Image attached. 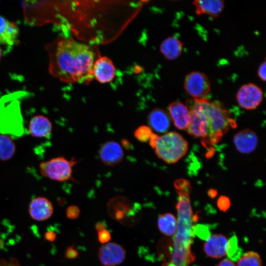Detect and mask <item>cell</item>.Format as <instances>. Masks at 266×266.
Wrapping results in <instances>:
<instances>
[{
	"mask_svg": "<svg viewBox=\"0 0 266 266\" xmlns=\"http://www.w3.org/2000/svg\"><path fill=\"white\" fill-rule=\"evenodd\" d=\"M168 114L175 126L180 130L188 129L190 116L189 109L186 104L179 101L171 102L168 107Z\"/></svg>",
	"mask_w": 266,
	"mask_h": 266,
	"instance_id": "obj_14",
	"label": "cell"
},
{
	"mask_svg": "<svg viewBox=\"0 0 266 266\" xmlns=\"http://www.w3.org/2000/svg\"><path fill=\"white\" fill-rule=\"evenodd\" d=\"M56 233L51 231L47 232L45 234V239L49 241H54L56 239Z\"/></svg>",
	"mask_w": 266,
	"mask_h": 266,
	"instance_id": "obj_34",
	"label": "cell"
},
{
	"mask_svg": "<svg viewBox=\"0 0 266 266\" xmlns=\"http://www.w3.org/2000/svg\"><path fill=\"white\" fill-rule=\"evenodd\" d=\"M54 208L52 202L46 198L38 197L30 202L29 212L32 219L42 221L49 219L53 214Z\"/></svg>",
	"mask_w": 266,
	"mask_h": 266,
	"instance_id": "obj_13",
	"label": "cell"
},
{
	"mask_svg": "<svg viewBox=\"0 0 266 266\" xmlns=\"http://www.w3.org/2000/svg\"><path fill=\"white\" fill-rule=\"evenodd\" d=\"M228 241L227 238L222 234L210 235L204 244V251L211 258H221L227 254Z\"/></svg>",
	"mask_w": 266,
	"mask_h": 266,
	"instance_id": "obj_16",
	"label": "cell"
},
{
	"mask_svg": "<svg viewBox=\"0 0 266 266\" xmlns=\"http://www.w3.org/2000/svg\"><path fill=\"white\" fill-rule=\"evenodd\" d=\"M217 204L221 211L226 212L230 207L231 201L228 197L222 196L218 198Z\"/></svg>",
	"mask_w": 266,
	"mask_h": 266,
	"instance_id": "obj_30",
	"label": "cell"
},
{
	"mask_svg": "<svg viewBox=\"0 0 266 266\" xmlns=\"http://www.w3.org/2000/svg\"><path fill=\"white\" fill-rule=\"evenodd\" d=\"M208 134L204 146L218 143L230 128L236 126L234 121L220 102L209 101L207 105Z\"/></svg>",
	"mask_w": 266,
	"mask_h": 266,
	"instance_id": "obj_3",
	"label": "cell"
},
{
	"mask_svg": "<svg viewBox=\"0 0 266 266\" xmlns=\"http://www.w3.org/2000/svg\"><path fill=\"white\" fill-rule=\"evenodd\" d=\"M168 113L161 108H155L148 114V126L152 131L160 133L166 132L170 127V119Z\"/></svg>",
	"mask_w": 266,
	"mask_h": 266,
	"instance_id": "obj_17",
	"label": "cell"
},
{
	"mask_svg": "<svg viewBox=\"0 0 266 266\" xmlns=\"http://www.w3.org/2000/svg\"><path fill=\"white\" fill-rule=\"evenodd\" d=\"M175 190L178 194H190L191 186L189 181L184 179H179L174 183Z\"/></svg>",
	"mask_w": 266,
	"mask_h": 266,
	"instance_id": "obj_27",
	"label": "cell"
},
{
	"mask_svg": "<svg viewBox=\"0 0 266 266\" xmlns=\"http://www.w3.org/2000/svg\"><path fill=\"white\" fill-rule=\"evenodd\" d=\"M28 130L30 134L34 137H47L51 133L52 124L47 117L42 115H35L31 119Z\"/></svg>",
	"mask_w": 266,
	"mask_h": 266,
	"instance_id": "obj_18",
	"label": "cell"
},
{
	"mask_svg": "<svg viewBox=\"0 0 266 266\" xmlns=\"http://www.w3.org/2000/svg\"><path fill=\"white\" fill-rule=\"evenodd\" d=\"M240 254L241 251L238 246L237 238L234 236L228 241L227 255L232 260H236L239 259Z\"/></svg>",
	"mask_w": 266,
	"mask_h": 266,
	"instance_id": "obj_25",
	"label": "cell"
},
{
	"mask_svg": "<svg viewBox=\"0 0 266 266\" xmlns=\"http://www.w3.org/2000/svg\"><path fill=\"white\" fill-rule=\"evenodd\" d=\"M197 15L205 14L215 18L223 11L224 1L221 0H196L193 1Z\"/></svg>",
	"mask_w": 266,
	"mask_h": 266,
	"instance_id": "obj_20",
	"label": "cell"
},
{
	"mask_svg": "<svg viewBox=\"0 0 266 266\" xmlns=\"http://www.w3.org/2000/svg\"><path fill=\"white\" fill-rule=\"evenodd\" d=\"M78 256V251L73 246H68L66 250L65 256L68 259H76Z\"/></svg>",
	"mask_w": 266,
	"mask_h": 266,
	"instance_id": "obj_32",
	"label": "cell"
},
{
	"mask_svg": "<svg viewBox=\"0 0 266 266\" xmlns=\"http://www.w3.org/2000/svg\"><path fill=\"white\" fill-rule=\"evenodd\" d=\"M19 30L17 25L0 15V43L13 45L18 39Z\"/></svg>",
	"mask_w": 266,
	"mask_h": 266,
	"instance_id": "obj_19",
	"label": "cell"
},
{
	"mask_svg": "<svg viewBox=\"0 0 266 266\" xmlns=\"http://www.w3.org/2000/svg\"><path fill=\"white\" fill-rule=\"evenodd\" d=\"M236 99L239 105L246 110L256 108L263 99L261 88L253 83L245 84L238 89Z\"/></svg>",
	"mask_w": 266,
	"mask_h": 266,
	"instance_id": "obj_8",
	"label": "cell"
},
{
	"mask_svg": "<svg viewBox=\"0 0 266 266\" xmlns=\"http://www.w3.org/2000/svg\"><path fill=\"white\" fill-rule=\"evenodd\" d=\"M266 62L264 61L259 66L258 69V75L260 79L262 81H266Z\"/></svg>",
	"mask_w": 266,
	"mask_h": 266,
	"instance_id": "obj_33",
	"label": "cell"
},
{
	"mask_svg": "<svg viewBox=\"0 0 266 266\" xmlns=\"http://www.w3.org/2000/svg\"><path fill=\"white\" fill-rule=\"evenodd\" d=\"M157 225L161 233L166 236H170L176 233L177 220L173 214L166 213L159 217Z\"/></svg>",
	"mask_w": 266,
	"mask_h": 266,
	"instance_id": "obj_22",
	"label": "cell"
},
{
	"mask_svg": "<svg viewBox=\"0 0 266 266\" xmlns=\"http://www.w3.org/2000/svg\"><path fill=\"white\" fill-rule=\"evenodd\" d=\"M16 150V145L13 138L9 134L0 133V161L11 159Z\"/></svg>",
	"mask_w": 266,
	"mask_h": 266,
	"instance_id": "obj_23",
	"label": "cell"
},
{
	"mask_svg": "<svg viewBox=\"0 0 266 266\" xmlns=\"http://www.w3.org/2000/svg\"><path fill=\"white\" fill-rule=\"evenodd\" d=\"M66 217L71 220L77 218L80 214V208L75 205H71L67 207L66 211Z\"/></svg>",
	"mask_w": 266,
	"mask_h": 266,
	"instance_id": "obj_29",
	"label": "cell"
},
{
	"mask_svg": "<svg viewBox=\"0 0 266 266\" xmlns=\"http://www.w3.org/2000/svg\"><path fill=\"white\" fill-rule=\"evenodd\" d=\"M76 163L74 158L68 160L64 157H57L40 162L39 172L44 177L64 182L71 178L73 167Z\"/></svg>",
	"mask_w": 266,
	"mask_h": 266,
	"instance_id": "obj_6",
	"label": "cell"
},
{
	"mask_svg": "<svg viewBox=\"0 0 266 266\" xmlns=\"http://www.w3.org/2000/svg\"><path fill=\"white\" fill-rule=\"evenodd\" d=\"M189 195L178 194L176 205L177 228L173 239L170 256L162 266H189L195 259L191 251V245L195 235L194 225L198 217L193 215Z\"/></svg>",
	"mask_w": 266,
	"mask_h": 266,
	"instance_id": "obj_2",
	"label": "cell"
},
{
	"mask_svg": "<svg viewBox=\"0 0 266 266\" xmlns=\"http://www.w3.org/2000/svg\"><path fill=\"white\" fill-rule=\"evenodd\" d=\"M122 144L125 148L129 149L131 147L130 142L126 139H123Z\"/></svg>",
	"mask_w": 266,
	"mask_h": 266,
	"instance_id": "obj_37",
	"label": "cell"
},
{
	"mask_svg": "<svg viewBox=\"0 0 266 266\" xmlns=\"http://www.w3.org/2000/svg\"><path fill=\"white\" fill-rule=\"evenodd\" d=\"M217 192L215 190H210L208 192V195L210 198H214L217 195Z\"/></svg>",
	"mask_w": 266,
	"mask_h": 266,
	"instance_id": "obj_38",
	"label": "cell"
},
{
	"mask_svg": "<svg viewBox=\"0 0 266 266\" xmlns=\"http://www.w3.org/2000/svg\"><path fill=\"white\" fill-rule=\"evenodd\" d=\"M152 147L160 159L171 164L177 162L185 155L188 144L180 134L170 132L160 136L158 135Z\"/></svg>",
	"mask_w": 266,
	"mask_h": 266,
	"instance_id": "obj_4",
	"label": "cell"
},
{
	"mask_svg": "<svg viewBox=\"0 0 266 266\" xmlns=\"http://www.w3.org/2000/svg\"><path fill=\"white\" fill-rule=\"evenodd\" d=\"M209 100L207 98L193 99L187 100L190 121L188 133L195 138H200L203 143L208 134L207 105Z\"/></svg>",
	"mask_w": 266,
	"mask_h": 266,
	"instance_id": "obj_5",
	"label": "cell"
},
{
	"mask_svg": "<svg viewBox=\"0 0 266 266\" xmlns=\"http://www.w3.org/2000/svg\"><path fill=\"white\" fill-rule=\"evenodd\" d=\"M101 161L105 165L114 166L120 163L124 157L122 146L117 142L108 141L104 143L99 150Z\"/></svg>",
	"mask_w": 266,
	"mask_h": 266,
	"instance_id": "obj_12",
	"label": "cell"
},
{
	"mask_svg": "<svg viewBox=\"0 0 266 266\" xmlns=\"http://www.w3.org/2000/svg\"><path fill=\"white\" fill-rule=\"evenodd\" d=\"M98 257L104 266H116L122 264L126 257V252L120 244L113 242L102 244L100 248Z\"/></svg>",
	"mask_w": 266,
	"mask_h": 266,
	"instance_id": "obj_9",
	"label": "cell"
},
{
	"mask_svg": "<svg viewBox=\"0 0 266 266\" xmlns=\"http://www.w3.org/2000/svg\"><path fill=\"white\" fill-rule=\"evenodd\" d=\"M195 234L203 239H207L210 236V233L207 226L204 225H197L194 226Z\"/></svg>",
	"mask_w": 266,
	"mask_h": 266,
	"instance_id": "obj_28",
	"label": "cell"
},
{
	"mask_svg": "<svg viewBox=\"0 0 266 266\" xmlns=\"http://www.w3.org/2000/svg\"><path fill=\"white\" fill-rule=\"evenodd\" d=\"M1 55H2V51H1V48L0 47V58L1 57Z\"/></svg>",
	"mask_w": 266,
	"mask_h": 266,
	"instance_id": "obj_39",
	"label": "cell"
},
{
	"mask_svg": "<svg viewBox=\"0 0 266 266\" xmlns=\"http://www.w3.org/2000/svg\"><path fill=\"white\" fill-rule=\"evenodd\" d=\"M233 142L236 149L243 154H249L257 147L258 136L252 130L246 129L238 132L233 137Z\"/></svg>",
	"mask_w": 266,
	"mask_h": 266,
	"instance_id": "obj_15",
	"label": "cell"
},
{
	"mask_svg": "<svg viewBox=\"0 0 266 266\" xmlns=\"http://www.w3.org/2000/svg\"><path fill=\"white\" fill-rule=\"evenodd\" d=\"M153 133V131L149 126L143 125L135 130L134 136L140 142H145L149 140Z\"/></svg>",
	"mask_w": 266,
	"mask_h": 266,
	"instance_id": "obj_26",
	"label": "cell"
},
{
	"mask_svg": "<svg viewBox=\"0 0 266 266\" xmlns=\"http://www.w3.org/2000/svg\"><path fill=\"white\" fill-rule=\"evenodd\" d=\"M184 87L193 99L203 98L210 91L211 84L207 76L204 73L194 71L185 78Z\"/></svg>",
	"mask_w": 266,
	"mask_h": 266,
	"instance_id": "obj_7",
	"label": "cell"
},
{
	"mask_svg": "<svg viewBox=\"0 0 266 266\" xmlns=\"http://www.w3.org/2000/svg\"><path fill=\"white\" fill-rule=\"evenodd\" d=\"M218 266H236L234 263L230 260L224 259L221 261Z\"/></svg>",
	"mask_w": 266,
	"mask_h": 266,
	"instance_id": "obj_36",
	"label": "cell"
},
{
	"mask_svg": "<svg viewBox=\"0 0 266 266\" xmlns=\"http://www.w3.org/2000/svg\"><path fill=\"white\" fill-rule=\"evenodd\" d=\"M160 49L164 57L169 60L177 59L183 51V44L175 36H169L161 43Z\"/></svg>",
	"mask_w": 266,
	"mask_h": 266,
	"instance_id": "obj_21",
	"label": "cell"
},
{
	"mask_svg": "<svg viewBox=\"0 0 266 266\" xmlns=\"http://www.w3.org/2000/svg\"><path fill=\"white\" fill-rule=\"evenodd\" d=\"M262 260L255 252H248L243 254L237 262V266H262Z\"/></svg>",
	"mask_w": 266,
	"mask_h": 266,
	"instance_id": "obj_24",
	"label": "cell"
},
{
	"mask_svg": "<svg viewBox=\"0 0 266 266\" xmlns=\"http://www.w3.org/2000/svg\"><path fill=\"white\" fill-rule=\"evenodd\" d=\"M106 227L107 225L104 221L98 222L95 225V229L98 232L105 230Z\"/></svg>",
	"mask_w": 266,
	"mask_h": 266,
	"instance_id": "obj_35",
	"label": "cell"
},
{
	"mask_svg": "<svg viewBox=\"0 0 266 266\" xmlns=\"http://www.w3.org/2000/svg\"><path fill=\"white\" fill-rule=\"evenodd\" d=\"M94 78L101 83L111 82L114 78L116 69L112 61L107 57L96 59L93 67Z\"/></svg>",
	"mask_w": 266,
	"mask_h": 266,
	"instance_id": "obj_11",
	"label": "cell"
},
{
	"mask_svg": "<svg viewBox=\"0 0 266 266\" xmlns=\"http://www.w3.org/2000/svg\"><path fill=\"white\" fill-rule=\"evenodd\" d=\"M49 71L66 83H89L94 79L96 55L88 45L70 37H60L48 44Z\"/></svg>",
	"mask_w": 266,
	"mask_h": 266,
	"instance_id": "obj_1",
	"label": "cell"
},
{
	"mask_svg": "<svg viewBox=\"0 0 266 266\" xmlns=\"http://www.w3.org/2000/svg\"><path fill=\"white\" fill-rule=\"evenodd\" d=\"M111 239V233L106 229L99 232L98 233V241L102 244L109 242Z\"/></svg>",
	"mask_w": 266,
	"mask_h": 266,
	"instance_id": "obj_31",
	"label": "cell"
},
{
	"mask_svg": "<svg viewBox=\"0 0 266 266\" xmlns=\"http://www.w3.org/2000/svg\"><path fill=\"white\" fill-rule=\"evenodd\" d=\"M132 202L125 198H116L108 204V213L115 220L127 224L128 220L134 218Z\"/></svg>",
	"mask_w": 266,
	"mask_h": 266,
	"instance_id": "obj_10",
	"label": "cell"
}]
</instances>
